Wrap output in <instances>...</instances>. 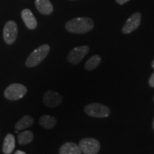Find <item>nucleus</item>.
Returning <instances> with one entry per match:
<instances>
[{"instance_id": "obj_20", "label": "nucleus", "mask_w": 154, "mask_h": 154, "mask_svg": "<svg viewBox=\"0 0 154 154\" xmlns=\"http://www.w3.org/2000/svg\"><path fill=\"white\" fill-rule=\"evenodd\" d=\"M14 154H26L25 152L22 151H19V150H18V151H17L16 152H15Z\"/></svg>"}, {"instance_id": "obj_2", "label": "nucleus", "mask_w": 154, "mask_h": 154, "mask_svg": "<svg viewBox=\"0 0 154 154\" xmlns=\"http://www.w3.org/2000/svg\"><path fill=\"white\" fill-rule=\"evenodd\" d=\"M49 51L50 47L48 44H43V45L40 46L37 49L32 51V53L29 56L26 62H25V64L29 68L36 66L47 57Z\"/></svg>"}, {"instance_id": "obj_5", "label": "nucleus", "mask_w": 154, "mask_h": 154, "mask_svg": "<svg viewBox=\"0 0 154 154\" xmlns=\"http://www.w3.org/2000/svg\"><path fill=\"white\" fill-rule=\"evenodd\" d=\"M79 146L84 154H96L100 150L99 140L94 138H83L80 140Z\"/></svg>"}, {"instance_id": "obj_6", "label": "nucleus", "mask_w": 154, "mask_h": 154, "mask_svg": "<svg viewBox=\"0 0 154 154\" xmlns=\"http://www.w3.org/2000/svg\"><path fill=\"white\" fill-rule=\"evenodd\" d=\"M18 35V28L14 21H9L6 23L3 30V37L6 44L11 45L16 41Z\"/></svg>"}, {"instance_id": "obj_17", "label": "nucleus", "mask_w": 154, "mask_h": 154, "mask_svg": "<svg viewBox=\"0 0 154 154\" xmlns=\"http://www.w3.org/2000/svg\"><path fill=\"white\" fill-rule=\"evenodd\" d=\"M101 61V58L99 55H94L86 61L85 64V69L87 71H91L95 69L100 64Z\"/></svg>"}, {"instance_id": "obj_15", "label": "nucleus", "mask_w": 154, "mask_h": 154, "mask_svg": "<svg viewBox=\"0 0 154 154\" xmlns=\"http://www.w3.org/2000/svg\"><path fill=\"white\" fill-rule=\"evenodd\" d=\"M34 119L29 115H25L22 119H19L15 124L16 130H24L32 126L34 124Z\"/></svg>"}, {"instance_id": "obj_7", "label": "nucleus", "mask_w": 154, "mask_h": 154, "mask_svg": "<svg viewBox=\"0 0 154 154\" xmlns=\"http://www.w3.org/2000/svg\"><path fill=\"white\" fill-rule=\"evenodd\" d=\"M88 51H89V48L87 46L75 47L69 54L68 57H67L69 62L72 64H77L87 54Z\"/></svg>"}, {"instance_id": "obj_8", "label": "nucleus", "mask_w": 154, "mask_h": 154, "mask_svg": "<svg viewBox=\"0 0 154 154\" xmlns=\"http://www.w3.org/2000/svg\"><path fill=\"white\" fill-rule=\"evenodd\" d=\"M141 22V14L139 12H136L129 17L123 26L122 32L125 34L131 33L138 28Z\"/></svg>"}, {"instance_id": "obj_14", "label": "nucleus", "mask_w": 154, "mask_h": 154, "mask_svg": "<svg viewBox=\"0 0 154 154\" xmlns=\"http://www.w3.org/2000/svg\"><path fill=\"white\" fill-rule=\"evenodd\" d=\"M39 124L42 127L47 129H51L57 125V120L54 116L50 115H43L39 119Z\"/></svg>"}, {"instance_id": "obj_12", "label": "nucleus", "mask_w": 154, "mask_h": 154, "mask_svg": "<svg viewBox=\"0 0 154 154\" xmlns=\"http://www.w3.org/2000/svg\"><path fill=\"white\" fill-rule=\"evenodd\" d=\"M59 154H82V151L78 144L67 142L61 146Z\"/></svg>"}, {"instance_id": "obj_1", "label": "nucleus", "mask_w": 154, "mask_h": 154, "mask_svg": "<svg viewBox=\"0 0 154 154\" xmlns=\"http://www.w3.org/2000/svg\"><path fill=\"white\" fill-rule=\"evenodd\" d=\"M94 22L88 17H78L69 21L66 24V29L71 33L85 34L94 28Z\"/></svg>"}, {"instance_id": "obj_4", "label": "nucleus", "mask_w": 154, "mask_h": 154, "mask_svg": "<svg viewBox=\"0 0 154 154\" xmlns=\"http://www.w3.org/2000/svg\"><path fill=\"white\" fill-rule=\"evenodd\" d=\"M84 111L86 114L96 118H106L111 113V111L106 106L99 103H90L86 106Z\"/></svg>"}, {"instance_id": "obj_10", "label": "nucleus", "mask_w": 154, "mask_h": 154, "mask_svg": "<svg viewBox=\"0 0 154 154\" xmlns=\"http://www.w3.org/2000/svg\"><path fill=\"white\" fill-rule=\"evenodd\" d=\"M22 18L28 29H34L36 28L37 21L29 9H25L22 11Z\"/></svg>"}, {"instance_id": "obj_18", "label": "nucleus", "mask_w": 154, "mask_h": 154, "mask_svg": "<svg viewBox=\"0 0 154 154\" xmlns=\"http://www.w3.org/2000/svg\"><path fill=\"white\" fill-rule=\"evenodd\" d=\"M149 84L150 86L154 88V73H153L151 76V77H150L149 81Z\"/></svg>"}, {"instance_id": "obj_23", "label": "nucleus", "mask_w": 154, "mask_h": 154, "mask_svg": "<svg viewBox=\"0 0 154 154\" xmlns=\"http://www.w3.org/2000/svg\"><path fill=\"white\" fill-rule=\"evenodd\" d=\"M153 100H154V98H153Z\"/></svg>"}, {"instance_id": "obj_11", "label": "nucleus", "mask_w": 154, "mask_h": 154, "mask_svg": "<svg viewBox=\"0 0 154 154\" xmlns=\"http://www.w3.org/2000/svg\"><path fill=\"white\" fill-rule=\"evenodd\" d=\"M36 9L42 14L49 15L53 12L54 8L49 0H36Z\"/></svg>"}, {"instance_id": "obj_13", "label": "nucleus", "mask_w": 154, "mask_h": 154, "mask_svg": "<svg viewBox=\"0 0 154 154\" xmlns=\"http://www.w3.org/2000/svg\"><path fill=\"white\" fill-rule=\"evenodd\" d=\"M15 148V138L11 134L6 136L4 140L2 151L5 154H11Z\"/></svg>"}, {"instance_id": "obj_9", "label": "nucleus", "mask_w": 154, "mask_h": 154, "mask_svg": "<svg viewBox=\"0 0 154 154\" xmlns=\"http://www.w3.org/2000/svg\"><path fill=\"white\" fill-rule=\"evenodd\" d=\"M43 101L47 106L53 108L61 104L63 101V97L57 91H48L44 94Z\"/></svg>"}, {"instance_id": "obj_19", "label": "nucleus", "mask_w": 154, "mask_h": 154, "mask_svg": "<svg viewBox=\"0 0 154 154\" xmlns=\"http://www.w3.org/2000/svg\"><path fill=\"white\" fill-rule=\"evenodd\" d=\"M116 2L118 3V4H119V5H124L125 3L128 2L129 1V0H116Z\"/></svg>"}, {"instance_id": "obj_3", "label": "nucleus", "mask_w": 154, "mask_h": 154, "mask_svg": "<svg viewBox=\"0 0 154 154\" xmlns=\"http://www.w3.org/2000/svg\"><path fill=\"white\" fill-rule=\"evenodd\" d=\"M27 93V88L21 84H12L9 85L5 91V96L9 101H17L26 95Z\"/></svg>"}, {"instance_id": "obj_22", "label": "nucleus", "mask_w": 154, "mask_h": 154, "mask_svg": "<svg viewBox=\"0 0 154 154\" xmlns=\"http://www.w3.org/2000/svg\"><path fill=\"white\" fill-rule=\"evenodd\" d=\"M153 128L154 130V118H153Z\"/></svg>"}, {"instance_id": "obj_21", "label": "nucleus", "mask_w": 154, "mask_h": 154, "mask_svg": "<svg viewBox=\"0 0 154 154\" xmlns=\"http://www.w3.org/2000/svg\"><path fill=\"white\" fill-rule=\"evenodd\" d=\"M152 67H153V68L154 69V59H153V62H152Z\"/></svg>"}, {"instance_id": "obj_16", "label": "nucleus", "mask_w": 154, "mask_h": 154, "mask_svg": "<svg viewBox=\"0 0 154 154\" xmlns=\"http://www.w3.org/2000/svg\"><path fill=\"white\" fill-rule=\"evenodd\" d=\"M34 139V134L31 131H24L18 135V142L21 145L31 143Z\"/></svg>"}]
</instances>
